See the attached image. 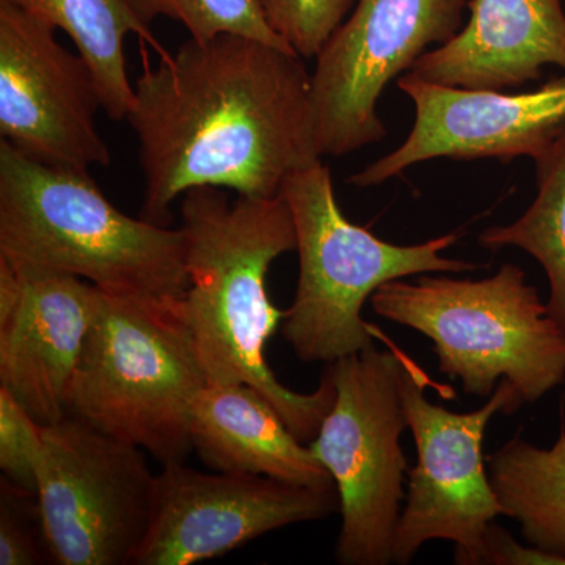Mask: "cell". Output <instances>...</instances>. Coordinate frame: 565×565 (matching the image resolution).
I'll use <instances>...</instances> for the list:
<instances>
[{"label":"cell","instance_id":"obj_17","mask_svg":"<svg viewBox=\"0 0 565 565\" xmlns=\"http://www.w3.org/2000/svg\"><path fill=\"white\" fill-rule=\"evenodd\" d=\"M20 7L76 44L90 66L103 110L110 120L128 118L134 104V85L126 70L125 40L136 33L163 52L148 24L132 9L131 0H2Z\"/></svg>","mask_w":565,"mask_h":565},{"label":"cell","instance_id":"obj_12","mask_svg":"<svg viewBox=\"0 0 565 565\" xmlns=\"http://www.w3.org/2000/svg\"><path fill=\"white\" fill-rule=\"evenodd\" d=\"M337 511V486H297L166 463L156 475L150 526L132 565L202 563L264 534L318 522Z\"/></svg>","mask_w":565,"mask_h":565},{"label":"cell","instance_id":"obj_2","mask_svg":"<svg viewBox=\"0 0 565 565\" xmlns=\"http://www.w3.org/2000/svg\"><path fill=\"white\" fill-rule=\"evenodd\" d=\"M189 288L182 310L207 384H245L262 393L302 444H311L334 399L323 373L313 393L275 377L266 349L288 311L270 302L266 278L278 256L296 250L291 211L281 195L230 199L223 189H192L180 206Z\"/></svg>","mask_w":565,"mask_h":565},{"label":"cell","instance_id":"obj_20","mask_svg":"<svg viewBox=\"0 0 565 565\" xmlns=\"http://www.w3.org/2000/svg\"><path fill=\"white\" fill-rule=\"evenodd\" d=\"M131 6L145 24L169 18L181 22L193 40L234 33L292 51L264 20L255 0H131Z\"/></svg>","mask_w":565,"mask_h":565},{"label":"cell","instance_id":"obj_10","mask_svg":"<svg viewBox=\"0 0 565 565\" xmlns=\"http://www.w3.org/2000/svg\"><path fill=\"white\" fill-rule=\"evenodd\" d=\"M468 0H356L316 57L311 74L316 147L341 158L386 136L377 103L386 85L433 44L460 31Z\"/></svg>","mask_w":565,"mask_h":565},{"label":"cell","instance_id":"obj_13","mask_svg":"<svg viewBox=\"0 0 565 565\" xmlns=\"http://www.w3.org/2000/svg\"><path fill=\"white\" fill-rule=\"evenodd\" d=\"M397 87L415 104L414 129L397 150L352 174L349 184L373 188L438 158L534 161L565 131V74L522 93L445 87L411 73Z\"/></svg>","mask_w":565,"mask_h":565},{"label":"cell","instance_id":"obj_7","mask_svg":"<svg viewBox=\"0 0 565 565\" xmlns=\"http://www.w3.org/2000/svg\"><path fill=\"white\" fill-rule=\"evenodd\" d=\"M404 352L375 345L329 363L334 399L310 448L332 476L343 516L338 563H393L394 531L404 500L407 429L401 399Z\"/></svg>","mask_w":565,"mask_h":565},{"label":"cell","instance_id":"obj_15","mask_svg":"<svg viewBox=\"0 0 565 565\" xmlns=\"http://www.w3.org/2000/svg\"><path fill=\"white\" fill-rule=\"evenodd\" d=\"M470 21L408 71L467 90H505L539 81L546 65L565 70L561 0H471Z\"/></svg>","mask_w":565,"mask_h":565},{"label":"cell","instance_id":"obj_8","mask_svg":"<svg viewBox=\"0 0 565 565\" xmlns=\"http://www.w3.org/2000/svg\"><path fill=\"white\" fill-rule=\"evenodd\" d=\"M429 379L404 353L401 399L414 434L418 462L393 539V563L408 564L426 542L451 541L455 561L476 565L487 530L503 508L486 471L482 444L490 419L514 414L522 394L501 379L479 411L455 414L426 397Z\"/></svg>","mask_w":565,"mask_h":565},{"label":"cell","instance_id":"obj_24","mask_svg":"<svg viewBox=\"0 0 565 565\" xmlns=\"http://www.w3.org/2000/svg\"><path fill=\"white\" fill-rule=\"evenodd\" d=\"M565 565V557L537 546H523L504 527L492 523L482 541L476 565Z\"/></svg>","mask_w":565,"mask_h":565},{"label":"cell","instance_id":"obj_19","mask_svg":"<svg viewBox=\"0 0 565 565\" xmlns=\"http://www.w3.org/2000/svg\"><path fill=\"white\" fill-rule=\"evenodd\" d=\"M534 163L537 195L525 214L511 225L490 226L478 241L492 252L522 248L541 263L550 285L546 308L565 332V131Z\"/></svg>","mask_w":565,"mask_h":565},{"label":"cell","instance_id":"obj_6","mask_svg":"<svg viewBox=\"0 0 565 565\" xmlns=\"http://www.w3.org/2000/svg\"><path fill=\"white\" fill-rule=\"evenodd\" d=\"M370 300L375 315L429 338L441 373L471 396L490 397L508 379L535 403L565 382V332L515 264L484 280L399 278Z\"/></svg>","mask_w":565,"mask_h":565},{"label":"cell","instance_id":"obj_23","mask_svg":"<svg viewBox=\"0 0 565 565\" xmlns=\"http://www.w3.org/2000/svg\"><path fill=\"white\" fill-rule=\"evenodd\" d=\"M0 564L36 565L50 557L36 494L2 478L0 486Z\"/></svg>","mask_w":565,"mask_h":565},{"label":"cell","instance_id":"obj_14","mask_svg":"<svg viewBox=\"0 0 565 565\" xmlns=\"http://www.w3.org/2000/svg\"><path fill=\"white\" fill-rule=\"evenodd\" d=\"M22 278L20 300L0 316V386L46 426L66 415V392L98 315L102 289L73 275Z\"/></svg>","mask_w":565,"mask_h":565},{"label":"cell","instance_id":"obj_5","mask_svg":"<svg viewBox=\"0 0 565 565\" xmlns=\"http://www.w3.org/2000/svg\"><path fill=\"white\" fill-rule=\"evenodd\" d=\"M280 195L291 211L300 262L282 337L305 363H333L371 348L377 333L364 322L362 311L385 282L430 273H471L479 267L441 255L459 241V233L396 245L349 221L337 202L332 173L322 161L292 173Z\"/></svg>","mask_w":565,"mask_h":565},{"label":"cell","instance_id":"obj_11","mask_svg":"<svg viewBox=\"0 0 565 565\" xmlns=\"http://www.w3.org/2000/svg\"><path fill=\"white\" fill-rule=\"evenodd\" d=\"M55 32L0 0V136L46 166L109 167L110 150L96 125L103 104L90 66Z\"/></svg>","mask_w":565,"mask_h":565},{"label":"cell","instance_id":"obj_3","mask_svg":"<svg viewBox=\"0 0 565 565\" xmlns=\"http://www.w3.org/2000/svg\"><path fill=\"white\" fill-rule=\"evenodd\" d=\"M0 258L22 275H73L104 292L182 299L185 236L115 207L88 170L33 161L0 141Z\"/></svg>","mask_w":565,"mask_h":565},{"label":"cell","instance_id":"obj_4","mask_svg":"<svg viewBox=\"0 0 565 565\" xmlns=\"http://www.w3.org/2000/svg\"><path fill=\"white\" fill-rule=\"evenodd\" d=\"M207 384L181 299L102 291L66 415L150 452L162 465L192 451V408Z\"/></svg>","mask_w":565,"mask_h":565},{"label":"cell","instance_id":"obj_18","mask_svg":"<svg viewBox=\"0 0 565 565\" xmlns=\"http://www.w3.org/2000/svg\"><path fill=\"white\" fill-rule=\"evenodd\" d=\"M489 476L527 544L565 557V429L552 448L512 438L489 457Z\"/></svg>","mask_w":565,"mask_h":565},{"label":"cell","instance_id":"obj_21","mask_svg":"<svg viewBox=\"0 0 565 565\" xmlns=\"http://www.w3.org/2000/svg\"><path fill=\"white\" fill-rule=\"evenodd\" d=\"M264 20L302 58H316L356 0H255Z\"/></svg>","mask_w":565,"mask_h":565},{"label":"cell","instance_id":"obj_16","mask_svg":"<svg viewBox=\"0 0 565 565\" xmlns=\"http://www.w3.org/2000/svg\"><path fill=\"white\" fill-rule=\"evenodd\" d=\"M192 448L221 473L330 487L332 476L262 393L245 384H206L192 408Z\"/></svg>","mask_w":565,"mask_h":565},{"label":"cell","instance_id":"obj_1","mask_svg":"<svg viewBox=\"0 0 565 565\" xmlns=\"http://www.w3.org/2000/svg\"><path fill=\"white\" fill-rule=\"evenodd\" d=\"M296 52L252 36L189 39L134 85L129 125L143 173L140 217L169 226L192 189L274 199L316 147L311 74Z\"/></svg>","mask_w":565,"mask_h":565},{"label":"cell","instance_id":"obj_22","mask_svg":"<svg viewBox=\"0 0 565 565\" xmlns=\"http://www.w3.org/2000/svg\"><path fill=\"white\" fill-rule=\"evenodd\" d=\"M43 456V424L9 390L0 386V470L3 478L36 494Z\"/></svg>","mask_w":565,"mask_h":565},{"label":"cell","instance_id":"obj_9","mask_svg":"<svg viewBox=\"0 0 565 565\" xmlns=\"http://www.w3.org/2000/svg\"><path fill=\"white\" fill-rule=\"evenodd\" d=\"M154 479L140 448L90 424L65 415L43 426L36 504L52 563L132 565Z\"/></svg>","mask_w":565,"mask_h":565}]
</instances>
